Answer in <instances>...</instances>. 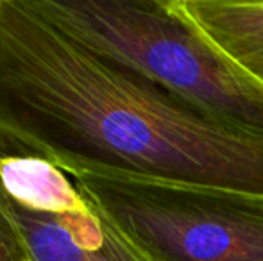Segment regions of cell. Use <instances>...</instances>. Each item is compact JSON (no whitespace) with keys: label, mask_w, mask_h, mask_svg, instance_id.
<instances>
[{"label":"cell","mask_w":263,"mask_h":261,"mask_svg":"<svg viewBox=\"0 0 263 261\" xmlns=\"http://www.w3.org/2000/svg\"><path fill=\"white\" fill-rule=\"evenodd\" d=\"M0 134L70 175L263 195V139L177 101L29 4L0 18Z\"/></svg>","instance_id":"obj_1"},{"label":"cell","mask_w":263,"mask_h":261,"mask_svg":"<svg viewBox=\"0 0 263 261\" xmlns=\"http://www.w3.org/2000/svg\"><path fill=\"white\" fill-rule=\"evenodd\" d=\"M95 52L199 113L263 139V86L181 11L177 0H31Z\"/></svg>","instance_id":"obj_2"},{"label":"cell","mask_w":263,"mask_h":261,"mask_svg":"<svg viewBox=\"0 0 263 261\" xmlns=\"http://www.w3.org/2000/svg\"><path fill=\"white\" fill-rule=\"evenodd\" d=\"M70 177L147 259L263 261V195L113 175Z\"/></svg>","instance_id":"obj_3"},{"label":"cell","mask_w":263,"mask_h":261,"mask_svg":"<svg viewBox=\"0 0 263 261\" xmlns=\"http://www.w3.org/2000/svg\"><path fill=\"white\" fill-rule=\"evenodd\" d=\"M0 209L34 261H151L66 172L0 134Z\"/></svg>","instance_id":"obj_4"},{"label":"cell","mask_w":263,"mask_h":261,"mask_svg":"<svg viewBox=\"0 0 263 261\" xmlns=\"http://www.w3.org/2000/svg\"><path fill=\"white\" fill-rule=\"evenodd\" d=\"M177 6L263 86V2L177 0Z\"/></svg>","instance_id":"obj_5"},{"label":"cell","mask_w":263,"mask_h":261,"mask_svg":"<svg viewBox=\"0 0 263 261\" xmlns=\"http://www.w3.org/2000/svg\"><path fill=\"white\" fill-rule=\"evenodd\" d=\"M0 261H34L25 242L0 209Z\"/></svg>","instance_id":"obj_6"}]
</instances>
